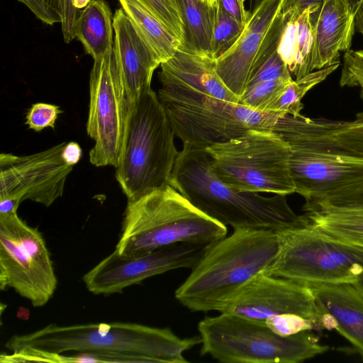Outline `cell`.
<instances>
[{
	"label": "cell",
	"mask_w": 363,
	"mask_h": 363,
	"mask_svg": "<svg viewBox=\"0 0 363 363\" xmlns=\"http://www.w3.org/2000/svg\"><path fill=\"white\" fill-rule=\"evenodd\" d=\"M201 343L200 335L180 338L169 328L133 323L69 325L50 323L33 332L12 336L5 347L9 362L30 356L66 352L95 355L99 362L186 363L184 353Z\"/></svg>",
	"instance_id": "2"
},
{
	"label": "cell",
	"mask_w": 363,
	"mask_h": 363,
	"mask_svg": "<svg viewBox=\"0 0 363 363\" xmlns=\"http://www.w3.org/2000/svg\"><path fill=\"white\" fill-rule=\"evenodd\" d=\"M353 284L363 294V273Z\"/></svg>",
	"instance_id": "43"
},
{
	"label": "cell",
	"mask_w": 363,
	"mask_h": 363,
	"mask_svg": "<svg viewBox=\"0 0 363 363\" xmlns=\"http://www.w3.org/2000/svg\"><path fill=\"white\" fill-rule=\"evenodd\" d=\"M223 10L245 26L248 21L250 12L247 10L245 3L241 0H218Z\"/></svg>",
	"instance_id": "36"
},
{
	"label": "cell",
	"mask_w": 363,
	"mask_h": 363,
	"mask_svg": "<svg viewBox=\"0 0 363 363\" xmlns=\"http://www.w3.org/2000/svg\"><path fill=\"white\" fill-rule=\"evenodd\" d=\"M185 26L184 45L211 55L215 7L201 0H178Z\"/></svg>",
	"instance_id": "24"
},
{
	"label": "cell",
	"mask_w": 363,
	"mask_h": 363,
	"mask_svg": "<svg viewBox=\"0 0 363 363\" xmlns=\"http://www.w3.org/2000/svg\"><path fill=\"white\" fill-rule=\"evenodd\" d=\"M313 19L317 70L340 62V52L350 49L355 18L345 0H323Z\"/></svg>",
	"instance_id": "20"
},
{
	"label": "cell",
	"mask_w": 363,
	"mask_h": 363,
	"mask_svg": "<svg viewBox=\"0 0 363 363\" xmlns=\"http://www.w3.org/2000/svg\"><path fill=\"white\" fill-rule=\"evenodd\" d=\"M184 44L185 26L178 0H138Z\"/></svg>",
	"instance_id": "29"
},
{
	"label": "cell",
	"mask_w": 363,
	"mask_h": 363,
	"mask_svg": "<svg viewBox=\"0 0 363 363\" xmlns=\"http://www.w3.org/2000/svg\"><path fill=\"white\" fill-rule=\"evenodd\" d=\"M118 1L134 26L156 53L161 62L171 58L182 45L181 41L138 0H118Z\"/></svg>",
	"instance_id": "23"
},
{
	"label": "cell",
	"mask_w": 363,
	"mask_h": 363,
	"mask_svg": "<svg viewBox=\"0 0 363 363\" xmlns=\"http://www.w3.org/2000/svg\"><path fill=\"white\" fill-rule=\"evenodd\" d=\"M113 17L104 0H91L80 10L75 28V38L94 60L113 47Z\"/></svg>",
	"instance_id": "22"
},
{
	"label": "cell",
	"mask_w": 363,
	"mask_h": 363,
	"mask_svg": "<svg viewBox=\"0 0 363 363\" xmlns=\"http://www.w3.org/2000/svg\"><path fill=\"white\" fill-rule=\"evenodd\" d=\"M303 210L312 212L363 213V182L330 194L306 200Z\"/></svg>",
	"instance_id": "27"
},
{
	"label": "cell",
	"mask_w": 363,
	"mask_h": 363,
	"mask_svg": "<svg viewBox=\"0 0 363 363\" xmlns=\"http://www.w3.org/2000/svg\"><path fill=\"white\" fill-rule=\"evenodd\" d=\"M65 143L35 154L0 155V199L19 203L29 199L47 207L62 196L66 179L74 167L62 152Z\"/></svg>",
	"instance_id": "15"
},
{
	"label": "cell",
	"mask_w": 363,
	"mask_h": 363,
	"mask_svg": "<svg viewBox=\"0 0 363 363\" xmlns=\"http://www.w3.org/2000/svg\"><path fill=\"white\" fill-rule=\"evenodd\" d=\"M241 1H242V2H244V3H245V0H241ZM250 1H251V4H250V5H252V2H253V0H250Z\"/></svg>",
	"instance_id": "45"
},
{
	"label": "cell",
	"mask_w": 363,
	"mask_h": 363,
	"mask_svg": "<svg viewBox=\"0 0 363 363\" xmlns=\"http://www.w3.org/2000/svg\"><path fill=\"white\" fill-rule=\"evenodd\" d=\"M279 250L264 273L306 283H354L363 273V247L313 227L277 232Z\"/></svg>",
	"instance_id": "9"
},
{
	"label": "cell",
	"mask_w": 363,
	"mask_h": 363,
	"mask_svg": "<svg viewBox=\"0 0 363 363\" xmlns=\"http://www.w3.org/2000/svg\"><path fill=\"white\" fill-rule=\"evenodd\" d=\"M265 325L274 333L284 337L320 329L314 322L295 314H284L269 318L265 321Z\"/></svg>",
	"instance_id": "30"
},
{
	"label": "cell",
	"mask_w": 363,
	"mask_h": 363,
	"mask_svg": "<svg viewBox=\"0 0 363 363\" xmlns=\"http://www.w3.org/2000/svg\"><path fill=\"white\" fill-rule=\"evenodd\" d=\"M89 96L86 131L94 141L90 162L116 168L122 156L130 103L113 47L94 60Z\"/></svg>",
	"instance_id": "11"
},
{
	"label": "cell",
	"mask_w": 363,
	"mask_h": 363,
	"mask_svg": "<svg viewBox=\"0 0 363 363\" xmlns=\"http://www.w3.org/2000/svg\"><path fill=\"white\" fill-rule=\"evenodd\" d=\"M113 48L130 103L151 88L161 61L122 8L113 17Z\"/></svg>",
	"instance_id": "18"
},
{
	"label": "cell",
	"mask_w": 363,
	"mask_h": 363,
	"mask_svg": "<svg viewBox=\"0 0 363 363\" xmlns=\"http://www.w3.org/2000/svg\"><path fill=\"white\" fill-rule=\"evenodd\" d=\"M279 131L284 136L325 151L363 159V112L347 121L285 115Z\"/></svg>",
	"instance_id": "17"
},
{
	"label": "cell",
	"mask_w": 363,
	"mask_h": 363,
	"mask_svg": "<svg viewBox=\"0 0 363 363\" xmlns=\"http://www.w3.org/2000/svg\"><path fill=\"white\" fill-rule=\"evenodd\" d=\"M209 245L179 242L145 254L124 257L115 250L82 277L94 294L121 293L151 277L180 268H194Z\"/></svg>",
	"instance_id": "14"
},
{
	"label": "cell",
	"mask_w": 363,
	"mask_h": 363,
	"mask_svg": "<svg viewBox=\"0 0 363 363\" xmlns=\"http://www.w3.org/2000/svg\"><path fill=\"white\" fill-rule=\"evenodd\" d=\"M19 204L12 199H0V213L17 212Z\"/></svg>",
	"instance_id": "39"
},
{
	"label": "cell",
	"mask_w": 363,
	"mask_h": 363,
	"mask_svg": "<svg viewBox=\"0 0 363 363\" xmlns=\"http://www.w3.org/2000/svg\"><path fill=\"white\" fill-rule=\"evenodd\" d=\"M227 231L167 184L128 201L115 251L131 257L179 242L210 245Z\"/></svg>",
	"instance_id": "5"
},
{
	"label": "cell",
	"mask_w": 363,
	"mask_h": 363,
	"mask_svg": "<svg viewBox=\"0 0 363 363\" xmlns=\"http://www.w3.org/2000/svg\"><path fill=\"white\" fill-rule=\"evenodd\" d=\"M91 0H71L73 6L79 10L84 9Z\"/></svg>",
	"instance_id": "42"
},
{
	"label": "cell",
	"mask_w": 363,
	"mask_h": 363,
	"mask_svg": "<svg viewBox=\"0 0 363 363\" xmlns=\"http://www.w3.org/2000/svg\"><path fill=\"white\" fill-rule=\"evenodd\" d=\"M350 14L355 18L358 11L363 7V0H345Z\"/></svg>",
	"instance_id": "40"
},
{
	"label": "cell",
	"mask_w": 363,
	"mask_h": 363,
	"mask_svg": "<svg viewBox=\"0 0 363 363\" xmlns=\"http://www.w3.org/2000/svg\"><path fill=\"white\" fill-rule=\"evenodd\" d=\"M290 78H292V76L286 65L277 50L257 70L250 79L248 84L259 82Z\"/></svg>",
	"instance_id": "33"
},
{
	"label": "cell",
	"mask_w": 363,
	"mask_h": 363,
	"mask_svg": "<svg viewBox=\"0 0 363 363\" xmlns=\"http://www.w3.org/2000/svg\"><path fill=\"white\" fill-rule=\"evenodd\" d=\"M169 184L203 213L234 229L278 232L309 223L292 210L285 195L264 196L226 186L213 174L204 149L183 146Z\"/></svg>",
	"instance_id": "3"
},
{
	"label": "cell",
	"mask_w": 363,
	"mask_h": 363,
	"mask_svg": "<svg viewBox=\"0 0 363 363\" xmlns=\"http://www.w3.org/2000/svg\"><path fill=\"white\" fill-rule=\"evenodd\" d=\"M216 177L240 192L295 193L290 147L274 130H252L205 149Z\"/></svg>",
	"instance_id": "8"
},
{
	"label": "cell",
	"mask_w": 363,
	"mask_h": 363,
	"mask_svg": "<svg viewBox=\"0 0 363 363\" xmlns=\"http://www.w3.org/2000/svg\"><path fill=\"white\" fill-rule=\"evenodd\" d=\"M220 313L263 325L269 318L295 314L314 322L320 330H333L330 316L308 286L264 272L251 280Z\"/></svg>",
	"instance_id": "13"
},
{
	"label": "cell",
	"mask_w": 363,
	"mask_h": 363,
	"mask_svg": "<svg viewBox=\"0 0 363 363\" xmlns=\"http://www.w3.org/2000/svg\"><path fill=\"white\" fill-rule=\"evenodd\" d=\"M82 155V148L76 142L65 143L62 152V156L65 162L72 167L79 162Z\"/></svg>",
	"instance_id": "37"
},
{
	"label": "cell",
	"mask_w": 363,
	"mask_h": 363,
	"mask_svg": "<svg viewBox=\"0 0 363 363\" xmlns=\"http://www.w3.org/2000/svg\"><path fill=\"white\" fill-rule=\"evenodd\" d=\"M198 330L201 354L223 363H298L329 349L308 331L284 337L265 325L228 313L203 318Z\"/></svg>",
	"instance_id": "7"
},
{
	"label": "cell",
	"mask_w": 363,
	"mask_h": 363,
	"mask_svg": "<svg viewBox=\"0 0 363 363\" xmlns=\"http://www.w3.org/2000/svg\"><path fill=\"white\" fill-rule=\"evenodd\" d=\"M340 85L360 87V96L363 99V50L350 49L345 52Z\"/></svg>",
	"instance_id": "31"
},
{
	"label": "cell",
	"mask_w": 363,
	"mask_h": 363,
	"mask_svg": "<svg viewBox=\"0 0 363 363\" xmlns=\"http://www.w3.org/2000/svg\"><path fill=\"white\" fill-rule=\"evenodd\" d=\"M176 137L157 94L151 88L130 102L116 178L128 201L169 184L179 154Z\"/></svg>",
	"instance_id": "6"
},
{
	"label": "cell",
	"mask_w": 363,
	"mask_h": 363,
	"mask_svg": "<svg viewBox=\"0 0 363 363\" xmlns=\"http://www.w3.org/2000/svg\"><path fill=\"white\" fill-rule=\"evenodd\" d=\"M262 0H253L252 7L255 8ZM323 0H286V8H306L310 5L320 4Z\"/></svg>",
	"instance_id": "38"
},
{
	"label": "cell",
	"mask_w": 363,
	"mask_h": 363,
	"mask_svg": "<svg viewBox=\"0 0 363 363\" xmlns=\"http://www.w3.org/2000/svg\"><path fill=\"white\" fill-rule=\"evenodd\" d=\"M204 4L211 6L214 7L218 2V0H201Z\"/></svg>",
	"instance_id": "44"
},
{
	"label": "cell",
	"mask_w": 363,
	"mask_h": 363,
	"mask_svg": "<svg viewBox=\"0 0 363 363\" xmlns=\"http://www.w3.org/2000/svg\"><path fill=\"white\" fill-rule=\"evenodd\" d=\"M279 250L277 232L235 229L210 244L175 298L192 311L220 313L255 277L264 272Z\"/></svg>",
	"instance_id": "4"
},
{
	"label": "cell",
	"mask_w": 363,
	"mask_h": 363,
	"mask_svg": "<svg viewBox=\"0 0 363 363\" xmlns=\"http://www.w3.org/2000/svg\"><path fill=\"white\" fill-rule=\"evenodd\" d=\"M320 4L288 9L277 52L295 79L316 70L313 16Z\"/></svg>",
	"instance_id": "21"
},
{
	"label": "cell",
	"mask_w": 363,
	"mask_h": 363,
	"mask_svg": "<svg viewBox=\"0 0 363 363\" xmlns=\"http://www.w3.org/2000/svg\"><path fill=\"white\" fill-rule=\"evenodd\" d=\"M355 28L363 35V7L355 16Z\"/></svg>",
	"instance_id": "41"
},
{
	"label": "cell",
	"mask_w": 363,
	"mask_h": 363,
	"mask_svg": "<svg viewBox=\"0 0 363 363\" xmlns=\"http://www.w3.org/2000/svg\"><path fill=\"white\" fill-rule=\"evenodd\" d=\"M57 279L45 242L17 212L0 213V288H12L34 307L45 306Z\"/></svg>",
	"instance_id": "10"
},
{
	"label": "cell",
	"mask_w": 363,
	"mask_h": 363,
	"mask_svg": "<svg viewBox=\"0 0 363 363\" xmlns=\"http://www.w3.org/2000/svg\"><path fill=\"white\" fill-rule=\"evenodd\" d=\"M62 113L57 105L36 103L32 105L26 114V124L30 129L40 132L46 128H54L60 113Z\"/></svg>",
	"instance_id": "32"
},
{
	"label": "cell",
	"mask_w": 363,
	"mask_h": 363,
	"mask_svg": "<svg viewBox=\"0 0 363 363\" xmlns=\"http://www.w3.org/2000/svg\"><path fill=\"white\" fill-rule=\"evenodd\" d=\"M319 306L334 320L335 330L363 359V294L353 283H306Z\"/></svg>",
	"instance_id": "19"
},
{
	"label": "cell",
	"mask_w": 363,
	"mask_h": 363,
	"mask_svg": "<svg viewBox=\"0 0 363 363\" xmlns=\"http://www.w3.org/2000/svg\"><path fill=\"white\" fill-rule=\"evenodd\" d=\"M283 138L290 147V170L295 193L306 201L363 182L362 158L335 154L293 138Z\"/></svg>",
	"instance_id": "16"
},
{
	"label": "cell",
	"mask_w": 363,
	"mask_h": 363,
	"mask_svg": "<svg viewBox=\"0 0 363 363\" xmlns=\"http://www.w3.org/2000/svg\"><path fill=\"white\" fill-rule=\"evenodd\" d=\"M214 7L211 55L216 59L234 45L242 33L245 26L226 13L218 0Z\"/></svg>",
	"instance_id": "28"
},
{
	"label": "cell",
	"mask_w": 363,
	"mask_h": 363,
	"mask_svg": "<svg viewBox=\"0 0 363 363\" xmlns=\"http://www.w3.org/2000/svg\"><path fill=\"white\" fill-rule=\"evenodd\" d=\"M340 62L329 67L311 72L298 79H292L284 93L272 106L271 112L282 116H300L303 108L301 102L306 93L313 87L324 81L331 73L337 69Z\"/></svg>",
	"instance_id": "26"
},
{
	"label": "cell",
	"mask_w": 363,
	"mask_h": 363,
	"mask_svg": "<svg viewBox=\"0 0 363 363\" xmlns=\"http://www.w3.org/2000/svg\"><path fill=\"white\" fill-rule=\"evenodd\" d=\"M304 215L310 223L320 231L363 247V213L312 212Z\"/></svg>",
	"instance_id": "25"
},
{
	"label": "cell",
	"mask_w": 363,
	"mask_h": 363,
	"mask_svg": "<svg viewBox=\"0 0 363 363\" xmlns=\"http://www.w3.org/2000/svg\"><path fill=\"white\" fill-rule=\"evenodd\" d=\"M61 17L63 40L69 43L75 38V28L80 10L75 9L71 0H46Z\"/></svg>",
	"instance_id": "34"
},
{
	"label": "cell",
	"mask_w": 363,
	"mask_h": 363,
	"mask_svg": "<svg viewBox=\"0 0 363 363\" xmlns=\"http://www.w3.org/2000/svg\"><path fill=\"white\" fill-rule=\"evenodd\" d=\"M24 4L42 22L52 26L61 23V17L57 10L46 0H18Z\"/></svg>",
	"instance_id": "35"
},
{
	"label": "cell",
	"mask_w": 363,
	"mask_h": 363,
	"mask_svg": "<svg viewBox=\"0 0 363 363\" xmlns=\"http://www.w3.org/2000/svg\"><path fill=\"white\" fill-rule=\"evenodd\" d=\"M286 1L262 0L234 45L216 59L218 74L239 99L257 70L277 50L288 15Z\"/></svg>",
	"instance_id": "12"
},
{
	"label": "cell",
	"mask_w": 363,
	"mask_h": 363,
	"mask_svg": "<svg viewBox=\"0 0 363 363\" xmlns=\"http://www.w3.org/2000/svg\"><path fill=\"white\" fill-rule=\"evenodd\" d=\"M159 80L158 98L183 146L205 150L252 130H274L283 116L240 104L207 55L178 57L159 72Z\"/></svg>",
	"instance_id": "1"
}]
</instances>
